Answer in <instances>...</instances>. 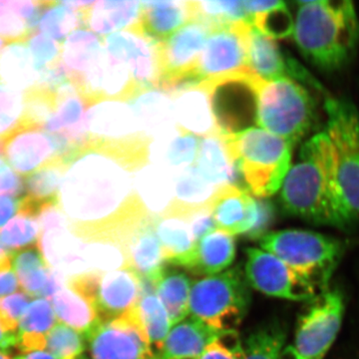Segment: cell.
Here are the masks:
<instances>
[{"label": "cell", "instance_id": "cell-1", "mask_svg": "<svg viewBox=\"0 0 359 359\" xmlns=\"http://www.w3.org/2000/svg\"><path fill=\"white\" fill-rule=\"evenodd\" d=\"M137 169L133 163L101 148L87 147L73 155L58 195L71 231L86 238L144 209L135 190Z\"/></svg>", "mask_w": 359, "mask_h": 359}, {"label": "cell", "instance_id": "cell-2", "mask_svg": "<svg viewBox=\"0 0 359 359\" xmlns=\"http://www.w3.org/2000/svg\"><path fill=\"white\" fill-rule=\"evenodd\" d=\"M280 205L290 216L316 224L351 228L335 174L332 144L325 130L302 144L280 190Z\"/></svg>", "mask_w": 359, "mask_h": 359}, {"label": "cell", "instance_id": "cell-3", "mask_svg": "<svg viewBox=\"0 0 359 359\" xmlns=\"http://www.w3.org/2000/svg\"><path fill=\"white\" fill-rule=\"evenodd\" d=\"M297 6L292 34L302 55L325 72L341 69L359 40V20L353 2L311 0Z\"/></svg>", "mask_w": 359, "mask_h": 359}, {"label": "cell", "instance_id": "cell-4", "mask_svg": "<svg viewBox=\"0 0 359 359\" xmlns=\"http://www.w3.org/2000/svg\"><path fill=\"white\" fill-rule=\"evenodd\" d=\"M224 137L245 190L259 199L278 193L292 167L294 146L259 127Z\"/></svg>", "mask_w": 359, "mask_h": 359}, {"label": "cell", "instance_id": "cell-5", "mask_svg": "<svg viewBox=\"0 0 359 359\" xmlns=\"http://www.w3.org/2000/svg\"><path fill=\"white\" fill-rule=\"evenodd\" d=\"M316 121V101L304 84L280 78L264 81L259 87L257 97L259 128L294 146L313 131Z\"/></svg>", "mask_w": 359, "mask_h": 359}, {"label": "cell", "instance_id": "cell-6", "mask_svg": "<svg viewBox=\"0 0 359 359\" xmlns=\"http://www.w3.org/2000/svg\"><path fill=\"white\" fill-rule=\"evenodd\" d=\"M259 243L262 250L282 259L318 290L327 287L346 250L339 238L299 229L271 231Z\"/></svg>", "mask_w": 359, "mask_h": 359}, {"label": "cell", "instance_id": "cell-7", "mask_svg": "<svg viewBox=\"0 0 359 359\" xmlns=\"http://www.w3.org/2000/svg\"><path fill=\"white\" fill-rule=\"evenodd\" d=\"M335 174L351 226L359 224V113L353 104L323 95Z\"/></svg>", "mask_w": 359, "mask_h": 359}, {"label": "cell", "instance_id": "cell-8", "mask_svg": "<svg viewBox=\"0 0 359 359\" xmlns=\"http://www.w3.org/2000/svg\"><path fill=\"white\" fill-rule=\"evenodd\" d=\"M88 147L104 149L140 168L149 162L150 140L142 131L133 108L119 100L90 105L85 115Z\"/></svg>", "mask_w": 359, "mask_h": 359}, {"label": "cell", "instance_id": "cell-9", "mask_svg": "<svg viewBox=\"0 0 359 359\" xmlns=\"http://www.w3.org/2000/svg\"><path fill=\"white\" fill-rule=\"evenodd\" d=\"M250 304V285L240 266L193 282L190 316L218 332L235 330Z\"/></svg>", "mask_w": 359, "mask_h": 359}, {"label": "cell", "instance_id": "cell-10", "mask_svg": "<svg viewBox=\"0 0 359 359\" xmlns=\"http://www.w3.org/2000/svg\"><path fill=\"white\" fill-rule=\"evenodd\" d=\"M93 306L99 323L115 320L138 306L143 280L126 266L109 271H88L71 276L65 283Z\"/></svg>", "mask_w": 359, "mask_h": 359}, {"label": "cell", "instance_id": "cell-11", "mask_svg": "<svg viewBox=\"0 0 359 359\" xmlns=\"http://www.w3.org/2000/svg\"><path fill=\"white\" fill-rule=\"evenodd\" d=\"M215 26L192 20L165 41L159 42L161 79L158 89L172 95L189 84L199 83L198 59Z\"/></svg>", "mask_w": 359, "mask_h": 359}, {"label": "cell", "instance_id": "cell-12", "mask_svg": "<svg viewBox=\"0 0 359 359\" xmlns=\"http://www.w3.org/2000/svg\"><path fill=\"white\" fill-rule=\"evenodd\" d=\"M252 26L238 21L215 28L198 59L196 78L200 82L214 81L230 75L255 73L250 65Z\"/></svg>", "mask_w": 359, "mask_h": 359}, {"label": "cell", "instance_id": "cell-13", "mask_svg": "<svg viewBox=\"0 0 359 359\" xmlns=\"http://www.w3.org/2000/svg\"><path fill=\"white\" fill-rule=\"evenodd\" d=\"M264 80L256 73L210 81L212 115L224 135L242 133L257 122V97Z\"/></svg>", "mask_w": 359, "mask_h": 359}, {"label": "cell", "instance_id": "cell-14", "mask_svg": "<svg viewBox=\"0 0 359 359\" xmlns=\"http://www.w3.org/2000/svg\"><path fill=\"white\" fill-rule=\"evenodd\" d=\"M245 276L250 287L262 294L292 302H314L318 287L271 252L249 248Z\"/></svg>", "mask_w": 359, "mask_h": 359}, {"label": "cell", "instance_id": "cell-15", "mask_svg": "<svg viewBox=\"0 0 359 359\" xmlns=\"http://www.w3.org/2000/svg\"><path fill=\"white\" fill-rule=\"evenodd\" d=\"M85 339L91 359H158L151 349L138 306L115 320L99 323Z\"/></svg>", "mask_w": 359, "mask_h": 359}, {"label": "cell", "instance_id": "cell-16", "mask_svg": "<svg viewBox=\"0 0 359 359\" xmlns=\"http://www.w3.org/2000/svg\"><path fill=\"white\" fill-rule=\"evenodd\" d=\"M344 313V295L327 290L299 318L295 332V351L302 359H323L334 344Z\"/></svg>", "mask_w": 359, "mask_h": 359}, {"label": "cell", "instance_id": "cell-17", "mask_svg": "<svg viewBox=\"0 0 359 359\" xmlns=\"http://www.w3.org/2000/svg\"><path fill=\"white\" fill-rule=\"evenodd\" d=\"M1 154L20 176H29L59 157L73 154L69 142L39 127L21 124L1 142Z\"/></svg>", "mask_w": 359, "mask_h": 359}, {"label": "cell", "instance_id": "cell-18", "mask_svg": "<svg viewBox=\"0 0 359 359\" xmlns=\"http://www.w3.org/2000/svg\"><path fill=\"white\" fill-rule=\"evenodd\" d=\"M111 55L125 63L142 88H157L161 79L159 42L148 36L141 26L116 32L103 39Z\"/></svg>", "mask_w": 359, "mask_h": 359}, {"label": "cell", "instance_id": "cell-19", "mask_svg": "<svg viewBox=\"0 0 359 359\" xmlns=\"http://www.w3.org/2000/svg\"><path fill=\"white\" fill-rule=\"evenodd\" d=\"M250 65L257 76L264 81L290 78L318 91L323 89L309 71L294 59L283 53L275 39L266 36L254 26H252L250 35Z\"/></svg>", "mask_w": 359, "mask_h": 359}, {"label": "cell", "instance_id": "cell-20", "mask_svg": "<svg viewBox=\"0 0 359 359\" xmlns=\"http://www.w3.org/2000/svg\"><path fill=\"white\" fill-rule=\"evenodd\" d=\"M170 97L179 128L199 138L219 132L212 115L210 81L187 85Z\"/></svg>", "mask_w": 359, "mask_h": 359}, {"label": "cell", "instance_id": "cell-21", "mask_svg": "<svg viewBox=\"0 0 359 359\" xmlns=\"http://www.w3.org/2000/svg\"><path fill=\"white\" fill-rule=\"evenodd\" d=\"M154 224L167 263L185 269L197 245L185 212L171 204L155 216Z\"/></svg>", "mask_w": 359, "mask_h": 359}, {"label": "cell", "instance_id": "cell-22", "mask_svg": "<svg viewBox=\"0 0 359 359\" xmlns=\"http://www.w3.org/2000/svg\"><path fill=\"white\" fill-rule=\"evenodd\" d=\"M143 133L154 141L173 134L179 128L171 97L157 88L142 89L130 101Z\"/></svg>", "mask_w": 359, "mask_h": 359}, {"label": "cell", "instance_id": "cell-23", "mask_svg": "<svg viewBox=\"0 0 359 359\" xmlns=\"http://www.w3.org/2000/svg\"><path fill=\"white\" fill-rule=\"evenodd\" d=\"M195 20L194 1L160 0L142 1V30L157 42L171 37L187 22Z\"/></svg>", "mask_w": 359, "mask_h": 359}, {"label": "cell", "instance_id": "cell-24", "mask_svg": "<svg viewBox=\"0 0 359 359\" xmlns=\"http://www.w3.org/2000/svg\"><path fill=\"white\" fill-rule=\"evenodd\" d=\"M196 166L208 181L219 188L231 185L245 189L226 137L221 132L201 141Z\"/></svg>", "mask_w": 359, "mask_h": 359}, {"label": "cell", "instance_id": "cell-25", "mask_svg": "<svg viewBox=\"0 0 359 359\" xmlns=\"http://www.w3.org/2000/svg\"><path fill=\"white\" fill-rule=\"evenodd\" d=\"M236 255L235 236L216 229L197 243L185 269L203 278L216 276L230 268L235 262Z\"/></svg>", "mask_w": 359, "mask_h": 359}, {"label": "cell", "instance_id": "cell-26", "mask_svg": "<svg viewBox=\"0 0 359 359\" xmlns=\"http://www.w3.org/2000/svg\"><path fill=\"white\" fill-rule=\"evenodd\" d=\"M142 1H94L84 13V27L98 36L140 26Z\"/></svg>", "mask_w": 359, "mask_h": 359}, {"label": "cell", "instance_id": "cell-27", "mask_svg": "<svg viewBox=\"0 0 359 359\" xmlns=\"http://www.w3.org/2000/svg\"><path fill=\"white\" fill-rule=\"evenodd\" d=\"M103 39L86 28H80L70 34L62 43L61 65L68 80L79 90L85 78L100 56Z\"/></svg>", "mask_w": 359, "mask_h": 359}, {"label": "cell", "instance_id": "cell-28", "mask_svg": "<svg viewBox=\"0 0 359 359\" xmlns=\"http://www.w3.org/2000/svg\"><path fill=\"white\" fill-rule=\"evenodd\" d=\"M221 332L188 316L170 330L159 359H198Z\"/></svg>", "mask_w": 359, "mask_h": 359}, {"label": "cell", "instance_id": "cell-29", "mask_svg": "<svg viewBox=\"0 0 359 359\" xmlns=\"http://www.w3.org/2000/svg\"><path fill=\"white\" fill-rule=\"evenodd\" d=\"M200 138L178 128L173 134L149 145V162L169 172L174 179L188 167L193 166L200 148Z\"/></svg>", "mask_w": 359, "mask_h": 359}, {"label": "cell", "instance_id": "cell-30", "mask_svg": "<svg viewBox=\"0 0 359 359\" xmlns=\"http://www.w3.org/2000/svg\"><path fill=\"white\" fill-rule=\"evenodd\" d=\"M58 323L51 302L36 297L30 302L18 327L15 347L21 353L46 349V337Z\"/></svg>", "mask_w": 359, "mask_h": 359}, {"label": "cell", "instance_id": "cell-31", "mask_svg": "<svg viewBox=\"0 0 359 359\" xmlns=\"http://www.w3.org/2000/svg\"><path fill=\"white\" fill-rule=\"evenodd\" d=\"M155 294L166 309L172 327L188 318L190 314V294L193 282L184 271L165 266L149 282Z\"/></svg>", "mask_w": 359, "mask_h": 359}, {"label": "cell", "instance_id": "cell-32", "mask_svg": "<svg viewBox=\"0 0 359 359\" xmlns=\"http://www.w3.org/2000/svg\"><path fill=\"white\" fill-rule=\"evenodd\" d=\"M135 190L150 214L157 216L169 208L175 196V179L169 172L148 162L134 174Z\"/></svg>", "mask_w": 359, "mask_h": 359}, {"label": "cell", "instance_id": "cell-33", "mask_svg": "<svg viewBox=\"0 0 359 359\" xmlns=\"http://www.w3.org/2000/svg\"><path fill=\"white\" fill-rule=\"evenodd\" d=\"M39 77L27 44L18 42L4 47L0 53V83L25 94L39 85Z\"/></svg>", "mask_w": 359, "mask_h": 359}, {"label": "cell", "instance_id": "cell-34", "mask_svg": "<svg viewBox=\"0 0 359 359\" xmlns=\"http://www.w3.org/2000/svg\"><path fill=\"white\" fill-rule=\"evenodd\" d=\"M69 159L59 157L25 177V195L22 197V207L25 210L37 216L42 205L58 202L61 182Z\"/></svg>", "mask_w": 359, "mask_h": 359}, {"label": "cell", "instance_id": "cell-35", "mask_svg": "<svg viewBox=\"0 0 359 359\" xmlns=\"http://www.w3.org/2000/svg\"><path fill=\"white\" fill-rule=\"evenodd\" d=\"M40 245L14 254L13 268L22 292L33 299L44 297L54 269L45 259Z\"/></svg>", "mask_w": 359, "mask_h": 359}, {"label": "cell", "instance_id": "cell-36", "mask_svg": "<svg viewBox=\"0 0 359 359\" xmlns=\"http://www.w3.org/2000/svg\"><path fill=\"white\" fill-rule=\"evenodd\" d=\"M245 11L252 16L250 25L273 39H285L294 32V20L283 1L245 0Z\"/></svg>", "mask_w": 359, "mask_h": 359}, {"label": "cell", "instance_id": "cell-37", "mask_svg": "<svg viewBox=\"0 0 359 359\" xmlns=\"http://www.w3.org/2000/svg\"><path fill=\"white\" fill-rule=\"evenodd\" d=\"M51 302L59 323L86 335L99 323L98 314L91 304L67 285L59 290Z\"/></svg>", "mask_w": 359, "mask_h": 359}, {"label": "cell", "instance_id": "cell-38", "mask_svg": "<svg viewBox=\"0 0 359 359\" xmlns=\"http://www.w3.org/2000/svg\"><path fill=\"white\" fill-rule=\"evenodd\" d=\"M139 316L147 332L151 349L156 358H160L172 323L166 309L155 294L150 283L143 280V292L138 304Z\"/></svg>", "mask_w": 359, "mask_h": 359}, {"label": "cell", "instance_id": "cell-39", "mask_svg": "<svg viewBox=\"0 0 359 359\" xmlns=\"http://www.w3.org/2000/svg\"><path fill=\"white\" fill-rule=\"evenodd\" d=\"M219 187L208 181L197 166L193 165L177 175L175 178L173 204L186 210L209 207Z\"/></svg>", "mask_w": 359, "mask_h": 359}, {"label": "cell", "instance_id": "cell-40", "mask_svg": "<svg viewBox=\"0 0 359 359\" xmlns=\"http://www.w3.org/2000/svg\"><path fill=\"white\" fill-rule=\"evenodd\" d=\"M89 8V7H88ZM86 11V9H85ZM83 11H75L62 1H49L40 18V33L55 41L65 42L73 32L84 27Z\"/></svg>", "mask_w": 359, "mask_h": 359}, {"label": "cell", "instance_id": "cell-41", "mask_svg": "<svg viewBox=\"0 0 359 359\" xmlns=\"http://www.w3.org/2000/svg\"><path fill=\"white\" fill-rule=\"evenodd\" d=\"M41 224L34 215L20 211L0 230V241L11 252L40 245Z\"/></svg>", "mask_w": 359, "mask_h": 359}, {"label": "cell", "instance_id": "cell-42", "mask_svg": "<svg viewBox=\"0 0 359 359\" xmlns=\"http://www.w3.org/2000/svg\"><path fill=\"white\" fill-rule=\"evenodd\" d=\"M285 337V330L278 325L257 328L245 340V359H280Z\"/></svg>", "mask_w": 359, "mask_h": 359}, {"label": "cell", "instance_id": "cell-43", "mask_svg": "<svg viewBox=\"0 0 359 359\" xmlns=\"http://www.w3.org/2000/svg\"><path fill=\"white\" fill-rule=\"evenodd\" d=\"M194 8L195 20L205 21L215 27L238 21L250 25V18L243 1H194Z\"/></svg>", "mask_w": 359, "mask_h": 359}, {"label": "cell", "instance_id": "cell-44", "mask_svg": "<svg viewBox=\"0 0 359 359\" xmlns=\"http://www.w3.org/2000/svg\"><path fill=\"white\" fill-rule=\"evenodd\" d=\"M56 359H78L85 351L84 335L59 323L46 337V349Z\"/></svg>", "mask_w": 359, "mask_h": 359}, {"label": "cell", "instance_id": "cell-45", "mask_svg": "<svg viewBox=\"0 0 359 359\" xmlns=\"http://www.w3.org/2000/svg\"><path fill=\"white\" fill-rule=\"evenodd\" d=\"M25 108V94L0 83V142L20 126Z\"/></svg>", "mask_w": 359, "mask_h": 359}, {"label": "cell", "instance_id": "cell-46", "mask_svg": "<svg viewBox=\"0 0 359 359\" xmlns=\"http://www.w3.org/2000/svg\"><path fill=\"white\" fill-rule=\"evenodd\" d=\"M27 42L39 74L60 65L62 44L40 32L33 33Z\"/></svg>", "mask_w": 359, "mask_h": 359}, {"label": "cell", "instance_id": "cell-47", "mask_svg": "<svg viewBox=\"0 0 359 359\" xmlns=\"http://www.w3.org/2000/svg\"><path fill=\"white\" fill-rule=\"evenodd\" d=\"M198 359H245L244 344L237 330L222 332Z\"/></svg>", "mask_w": 359, "mask_h": 359}, {"label": "cell", "instance_id": "cell-48", "mask_svg": "<svg viewBox=\"0 0 359 359\" xmlns=\"http://www.w3.org/2000/svg\"><path fill=\"white\" fill-rule=\"evenodd\" d=\"M32 299L22 290L0 299V323L6 330L18 334L21 318Z\"/></svg>", "mask_w": 359, "mask_h": 359}, {"label": "cell", "instance_id": "cell-49", "mask_svg": "<svg viewBox=\"0 0 359 359\" xmlns=\"http://www.w3.org/2000/svg\"><path fill=\"white\" fill-rule=\"evenodd\" d=\"M25 193V181L20 175L7 164L4 157H0V195L23 197Z\"/></svg>", "mask_w": 359, "mask_h": 359}, {"label": "cell", "instance_id": "cell-50", "mask_svg": "<svg viewBox=\"0 0 359 359\" xmlns=\"http://www.w3.org/2000/svg\"><path fill=\"white\" fill-rule=\"evenodd\" d=\"M22 197L0 196V230L20 212Z\"/></svg>", "mask_w": 359, "mask_h": 359}, {"label": "cell", "instance_id": "cell-51", "mask_svg": "<svg viewBox=\"0 0 359 359\" xmlns=\"http://www.w3.org/2000/svg\"><path fill=\"white\" fill-rule=\"evenodd\" d=\"M20 282L13 266L0 269V299L18 292Z\"/></svg>", "mask_w": 359, "mask_h": 359}, {"label": "cell", "instance_id": "cell-52", "mask_svg": "<svg viewBox=\"0 0 359 359\" xmlns=\"http://www.w3.org/2000/svg\"><path fill=\"white\" fill-rule=\"evenodd\" d=\"M16 334H11L0 323V348L8 349L9 347L15 346Z\"/></svg>", "mask_w": 359, "mask_h": 359}, {"label": "cell", "instance_id": "cell-53", "mask_svg": "<svg viewBox=\"0 0 359 359\" xmlns=\"http://www.w3.org/2000/svg\"><path fill=\"white\" fill-rule=\"evenodd\" d=\"M15 252L7 249L6 245L0 241V269L13 266V259Z\"/></svg>", "mask_w": 359, "mask_h": 359}, {"label": "cell", "instance_id": "cell-54", "mask_svg": "<svg viewBox=\"0 0 359 359\" xmlns=\"http://www.w3.org/2000/svg\"><path fill=\"white\" fill-rule=\"evenodd\" d=\"M13 359H56L46 351H32V353H20Z\"/></svg>", "mask_w": 359, "mask_h": 359}, {"label": "cell", "instance_id": "cell-55", "mask_svg": "<svg viewBox=\"0 0 359 359\" xmlns=\"http://www.w3.org/2000/svg\"><path fill=\"white\" fill-rule=\"evenodd\" d=\"M280 359H302L295 351L294 346H285L280 353Z\"/></svg>", "mask_w": 359, "mask_h": 359}, {"label": "cell", "instance_id": "cell-56", "mask_svg": "<svg viewBox=\"0 0 359 359\" xmlns=\"http://www.w3.org/2000/svg\"><path fill=\"white\" fill-rule=\"evenodd\" d=\"M0 359H13V358H11V354L7 353L6 349L0 348Z\"/></svg>", "mask_w": 359, "mask_h": 359}, {"label": "cell", "instance_id": "cell-57", "mask_svg": "<svg viewBox=\"0 0 359 359\" xmlns=\"http://www.w3.org/2000/svg\"><path fill=\"white\" fill-rule=\"evenodd\" d=\"M4 45H6V40L0 36V53H1V51L4 50Z\"/></svg>", "mask_w": 359, "mask_h": 359}, {"label": "cell", "instance_id": "cell-58", "mask_svg": "<svg viewBox=\"0 0 359 359\" xmlns=\"http://www.w3.org/2000/svg\"><path fill=\"white\" fill-rule=\"evenodd\" d=\"M78 359H88V358H85V356H84V355H82V356H80V358H78Z\"/></svg>", "mask_w": 359, "mask_h": 359}, {"label": "cell", "instance_id": "cell-59", "mask_svg": "<svg viewBox=\"0 0 359 359\" xmlns=\"http://www.w3.org/2000/svg\"><path fill=\"white\" fill-rule=\"evenodd\" d=\"M0 154H1V143H0Z\"/></svg>", "mask_w": 359, "mask_h": 359}]
</instances>
